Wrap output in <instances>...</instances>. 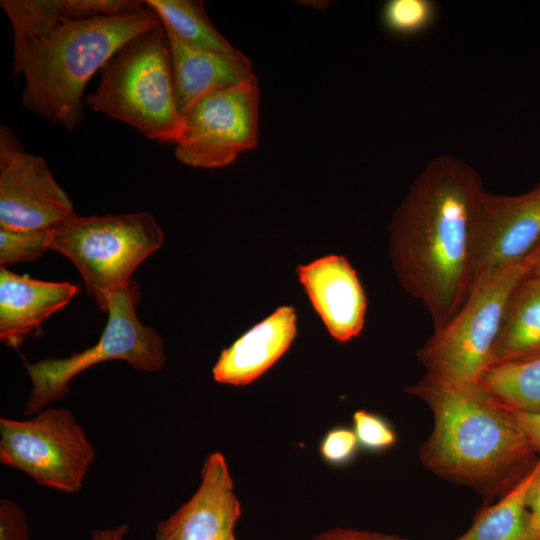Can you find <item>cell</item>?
I'll return each mask as SVG.
<instances>
[{"mask_svg":"<svg viewBox=\"0 0 540 540\" xmlns=\"http://www.w3.org/2000/svg\"><path fill=\"white\" fill-rule=\"evenodd\" d=\"M484 189L477 170L450 155L429 160L389 225L392 265L403 289L441 328L473 284L472 220Z\"/></svg>","mask_w":540,"mask_h":540,"instance_id":"obj_1","label":"cell"},{"mask_svg":"<svg viewBox=\"0 0 540 540\" xmlns=\"http://www.w3.org/2000/svg\"><path fill=\"white\" fill-rule=\"evenodd\" d=\"M430 408L432 433L420 448L437 476L469 486L486 500L511 490L540 458L515 412L479 385H448L426 374L406 388Z\"/></svg>","mask_w":540,"mask_h":540,"instance_id":"obj_2","label":"cell"},{"mask_svg":"<svg viewBox=\"0 0 540 540\" xmlns=\"http://www.w3.org/2000/svg\"><path fill=\"white\" fill-rule=\"evenodd\" d=\"M160 23L147 5L121 16H61L40 33L13 40V76L25 79L22 107L72 132L84 118L83 92L92 76L129 41Z\"/></svg>","mask_w":540,"mask_h":540,"instance_id":"obj_3","label":"cell"},{"mask_svg":"<svg viewBox=\"0 0 540 540\" xmlns=\"http://www.w3.org/2000/svg\"><path fill=\"white\" fill-rule=\"evenodd\" d=\"M85 104L120 120L147 138L176 144L182 117L173 78L171 51L162 22L123 46L102 67Z\"/></svg>","mask_w":540,"mask_h":540,"instance_id":"obj_4","label":"cell"},{"mask_svg":"<svg viewBox=\"0 0 540 540\" xmlns=\"http://www.w3.org/2000/svg\"><path fill=\"white\" fill-rule=\"evenodd\" d=\"M540 262V244L528 256L482 278L455 314L424 342L417 358L430 378L475 384L490 366L509 300Z\"/></svg>","mask_w":540,"mask_h":540,"instance_id":"obj_5","label":"cell"},{"mask_svg":"<svg viewBox=\"0 0 540 540\" xmlns=\"http://www.w3.org/2000/svg\"><path fill=\"white\" fill-rule=\"evenodd\" d=\"M165 236L148 212L78 216L59 226L51 250L66 256L80 272L98 307L129 286L137 267L164 243Z\"/></svg>","mask_w":540,"mask_h":540,"instance_id":"obj_6","label":"cell"},{"mask_svg":"<svg viewBox=\"0 0 540 540\" xmlns=\"http://www.w3.org/2000/svg\"><path fill=\"white\" fill-rule=\"evenodd\" d=\"M136 285L117 291L109 300L108 319L99 340L91 347L65 358L24 361L32 382L25 415L33 416L69 392V383L86 369L105 361L121 360L145 372H158L166 363L162 338L143 325L135 311Z\"/></svg>","mask_w":540,"mask_h":540,"instance_id":"obj_7","label":"cell"},{"mask_svg":"<svg viewBox=\"0 0 540 540\" xmlns=\"http://www.w3.org/2000/svg\"><path fill=\"white\" fill-rule=\"evenodd\" d=\"M96 450L72 412L45 408L28 420L0 418V461L41 486L73 494Z\"/></svg>","mask_w":540,"mask_h":540,"instance_id":"obj_8","label":"cell"},{"mask_svg":"<svg viewBox=\"0 0 540 540\" xmlns=\"http://www.w3.org/2000/svg\"><path fill=\"white\" fill-rule=\"evenodd\" d=\"M260 91L253 74L202 96L182 114L176 158L192 167L220 168L258 142Z\"/></svg>","mask_w":540,"mask_h":540,"instance_id":"obj_9","label":"cell"},{"mask_svg":"<svg viewBox=\"0 0 540 540\" xmlns=\"http://www.w3.org/2000/svg\"><path fill=\"white\" fill-rule=\"evenodd\" d=\"M76 215L45 159L25 151L8 126H0V227L56 230Z\"/></svg>","mask_w":540,"mask_h":540,"instance_id":"obj_10","label":"cell"},{"mask_svg":"<svg viewBox=\"0 0 540 540\" xmlns=\"http://www.w3.org/2000/svg\"><path fill=\"white\" fill-rule=\"evenodd\" d=\"M539 244L540 181L517 195L483 189L472 220V287L480 278L528 256Z\"/></svg>","mask_w":540,"mask_h":540,"instance_id":"obj_11","label":"cell"},{"mask_svg":"<svg viewBox=\"0 0 540 540\" xmlns=\"http://www.w3.org/2000/svg\"><path fill=\"white\" fill-rule=\"evenodd\" d=\"M241 506L227 461L210 454L202 467L201 483L174 514L157 524L155 540H236Z\"/></svg>","mask_w":540,"mask_h":540,"instance_id":"obj_12","label":"cell"},{"mask_svg":"<svg viewBox=\"0 0 540 540\" xmlns=\"http://www.w3.org/2000/svg\"><path fill=\"white\" fill-rule=\"evenodd\" d=\"M313 307L338 342L357 337L365 322L367 301L356 271L340 255H328L297 269Z\"/></svg>","mask_w":540,"mask_h":540,"instance_id":"obj_13","label":"cell"},{"mask_svg":"<svg viewBox=\"0 0 540 540\" xmlns=\"http://www.w3.org/2000/svg\"><path fill=\"white\" fill-rule=\"evenodd\" d=\"M79 292L69 282H49L0 268V339L17 349L52 314Z\"/></svg>","mask_w":540,"mask_h":540,"instance_id":"obj_14","label":"cell"},{"mask_svg":"<svg viewBox=\"0 0 540 540\" xmlns=\"http://www.w3.org/2000/svg\"><path fill=\"white\" fill-rule=\"evenodd\" d=\"M295 334L294 308H278L221 352L212 370L214 380L234 386L255 381L287 351Z\"/></svg>","mask_w":540,"mask_h":540,"instance_id":"obj_15","label":"cell"},{"mask_svg":"<svg viewBox=\"0 0 540 540\" xmlns=\"http://www.w3.org/2000/svg\"><path fill=\"white\" fill-rule=\"evenodd\" d=\"M166 31L180 114L202 96L236 85L253 75L248 59L237 60L194 47Z\"/></svg>","mask_w":540,"mask_h":540,"instance_id":"obj_16","label":"cell"},{"mask_svg":"<svg viewBox=\"0 0 540 540\" xmlns=\"http://www.w3.org/2000/svg\"><path fill=\"white\" fill-rule=\"evenodd\" d=\"M539 355L540 266L538 263L520 282L509 300L501 330L492 351L490 366L526 360Z\"/></svg>","mask_w":540,"mask_h":540,"instance_id":"obj_17","label":"cell"},{"mask_svg":"<svg viewBox=\"0 0 540 540\" xmlns=\"http://www.w3.org/2000/svg\"><path fill=\"white\" fill-rule=\"evenodd\" d=\"M539 466L540 458L511 490L480 512L472 526L454 540H533L526 497Z\"/></svg>","mask_w":540,"mask_h":540,"instance_id":"obj_18","label":"cell"},{"mask_svg":"<svg viewBox=\"0 0 540 540\" xmlns=\"http://www.w3.org/2000/svg\"><path fill=\"white\" fill-rule=\"evenodd\" d=\"M164 27L184 42L237 60L247 57L233 47L214 27L202 1L147 0Z\"/></svg>","mask_w":540,"mask_h":540,"instance_id":"obj_19","label":"cell"},{"mask_svg":"<svg viewBox=\"0 0 540 540\" xmlns=\"http://www.w3.org/2000/svg\"><path fill=\"white\" fill-rule=\"evenodd\" d=\"M477 383L508 409L540 414V355L490 366Z\"/></svg>","mask_w":540,"mask_h":540,"instance_id":"obj_20","label":"cell"},{"mask_svg":"<svg viewBox=\"0 0 540 540\" xmlns=\"http://www.w3.org/2000/svg\"><path fill=\"white\" fill-rule=\"evenodd\" d=\"M438 6L432 0H389L381 11L383 26L399 37H414L435 23Z\"/></svg>","mask_w":540,"mask_h":540,"instance_id":"obj_21","label":"cell"},{"mask_svg":"<svg viewBox=\"0 0 540 540\" xmlns=\"http://www.w3.org/2000/svg\"><path fill=\"white\" fill-rule=\"evenodd\" d=\"M54 232L0 227L1 266L37 260L51 250Z\"/></svg>","mask_w":540,"mask_h":540,"instance_id":"obj_22","label":"cell"},{"mask_svg":"<svg viewBox=\"0 0 540 540\" xmlns=\"http://www.w3.org/2000/svg\"><path fill=\"white\" fill-rule=\"evenodd\" d=\"M353 430L359 446L371 452L391 448L397 435L390 423L382 416L367 410H358L353 415Z\"/></svg>","mask_w":540,"mask_h":540,"instance_id":"obj_23","label":"cell"},{"mask_svg":"<svg viewBox=\"0 0 540 540\" xmlns=\"http://www.w3.org/2000/svg\"><path fill=\"white\" fill-rule=\"evenodd\" d=\"M358 447V439L353 429L336 427L329 430L322 438L320 454L327 463L341 466L352 461Z\"/></svg>","mask_w":540,"mask_h":540,"instance_id":"obj_24","label":"cell"},{"mask_svg":"<svg viewBox=\"0 0 540 540\" xmlns=\"http://www.w3.org/2000/svg\"><path fill=\"white\" fill-rule=\"evenodd\" d=\"M28 518L10 499L0 500V540H29Z\"/></svg>","mask_w":540,"mask_h":540,"instance_id":"obj_25","label":"cell"},{"mask_svg":"<svg viewBox=\"0 0 540 540\" xmlns=\"http://www.w3.org/2000/svg\"><path fill=\"white\" fill-rule=\"evenodd\" d=\"M311 540H408L399 535L383 534L352 528H331L316 536Z\"/></svg>","mask_w":540,"mask_h":540,"instance_id":"obj_26","label":"cell"},{"mask_svg":"<svg viewBox=\"0 0 540 540\" xmlns=\"http://www.w3.org/2000/svg\"><path fill=\"white\" fill-rule=\"evenodd\" d=\"M526 506L533 540H540V466L529 487Z\"/></svg>","mask_w":540,"mask_h":540,"instance_id":"obj_27","label":"cell"},{"mask_svg":"<svg viewBox=\"0 0 540 540\" xmlns=\"http://www.w3.org/2000/svg\"><path fill=\"white\" fill-rule=\"evenodd\" d=\"M514 412L540 456V414Z\"/></svg>","mask_w":540,"mask_h":540,"instance_id":"obj_28","label":"cell"},{"mask_svg":"<svg viewBox=\"0 0 540 540\" xmlns=\"http://www.w3.org/2000/svg\"><path fill=\"white\" fill-rule=\"evenodd\" d=\"M129 531L127 524L118 527L94 530L91 535L92 540H123Z\"/></svg>","mask_w":540,"mask_h":540,"instance_id":"obj_29","label":"cell"},{"mask_svg":"<svg viewBox=\"0 0 540 540\" xmlns=\"http://www.w3.org/2000/svg\"><path fill=\"white\" fill-rule=\"evenodd\" d=\"M539 266H540V262H539Z\"/></svg>","mask_w":540,"mask_h":540,"instance_id":"obj_30","label":"cell"}]
</instances>
